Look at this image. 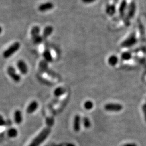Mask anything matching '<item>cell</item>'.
Masks as SVG:
<instances>
[{
	"label": "cell",
	"instance_id": "cell-1",
	"mask_svg": "<svg viewBox=\"0 0 146 146\" xmlns=\"http://www.w3.org/2000/svg\"><path fill=\"white\" fill-rule=\"evenodd\" d=\"M31 34L33 42L35 44H39L42 42L43 38L40 36V28L39 27H33L31 29Z\"/></svg>",
	"mask_w": 146,
	"mask_h": 146
},
{
	"label": "cell",
	"instance_id": "cell-2",
	"mask_svg": "<svg viewBox=\"0 0 146 146\" xmlns=\"http://www.w3.org/2000/svg\"><path fill=\"white\" fill-rule=\"evenodd\" d=\"M20 46L21 45L19 42H16L14 43L3 52V58H10L19 50Z\"/></svg>",
	"mask_w": 146,
	"mask_h": 146
},
{
	"label": "cell",
	"instance_id": "cell-3",
	"mask_svg": "<svg viewBox=\"0 0 146 146\" xmlns=\"http://www.w3.org/2000/svg\"><path fill=\"white\" fill-rule=\"evenodd\" d=\"M137 40L135 33H132L128 37L125 41L121 43V47L123 48H129L134 46L137 43Z\"/></svg>",
	"mask_w": 146,
	"mask_h": 146
},
{
	"label": "cell",
	"instance_id": "cell-4",
	"mask_svg": "<svg viewBox=\"0 0 146 146\" xmlns=\"http://www.w3.org/2000/svg\"><path fill=\"white\" fill-rule=\"evenodd\" d=\"M104 110L110 112H119L123 110V106L117 103H109L104 106Z\"/></svg>",
	"mask_w": 146,
	"mask_h": 146
},
{
	"label": "cell",
	"instance_id": "cell-5",
	"mask_svg": "<svg viewBox=\"0 0 146 146\" xmlns=\"http://www.w3.org/2000/svg\"><path fill=\"white\" fill-rule=\"evenodd\" d=\"M7 73H8V74L9 75V76L14 81H15L16 82H18L20 81L21 78H20V75L16 73L15 69L14 67H8L7 69Z\"/></svg>",
	"mask_w": 146,
	"mask_h": 146
},
{
	"label": "cell",
	"instance_id": "cell-6",
	"mask_svg": "<svg viewBox=\"0 0 146 146\" xmlns=\"http://www.w3.org/2000/svg\"><path fill=\"white\" fill-rule=\"evenodd\" d=\"M54 7V5L51 2H47L42 3L38 7V10L41 12H46L47 11H50Z\"/></svg>",
	"mask_w": 146,
	"mask_h": 146
},
{
	"label": "cell",
	"instance_id": "cell-7",
	"mask_svg": "<svg viewBox=\"0 0 146 146\" xmlns=\"http://www.w3.org/2000/svg\"><path fill=\"white\" fill-rule=\"evenodd\" d=\"M49 134V131L48 130H45L43 131V132L38 137H37L36 140L33 142V143H32L31 146H36L41 142H42L44 139L45 137L47 136V135Z\"/></svg>",
	"mask_w": 146,
	"mask_h": 146
},
{
	"label": "cell",
	"instance_id": "cell-8",
	"mask_svg": "<svg viewBox=\"0 0 146 146\" xmlns=\"http://www.w3.org/2000/svg\"><path fill=\"white\" fill-rule=\"evenodd\" d=\"M17 67L19 68L20 72L22 74L25 75L28 73V67H27L26 63L24 61L19 60L17 63Z\"/></svg>",
	"mask_w": 146,
	"mask_h": 146
},
{
	"label": "cell",
	"instance_id": "cell-9",
	"mask_svg": "<svg viewBox=\"0 0 146 146\" xmlns=\"http://www.w3.org/2000/svg\"><path fill=\"white\" fill-rule=\"evenodd\" d=\"M54 31V28L52 26H48L46 27L43 32L42 34V38H47L49 36L52 34Z\"/></svg>",
	"mask_w": 146,
	"mask_h": 146
},
{
	"label": "cell",
	"instance_id": "cell-10",
	"mask_svg": "<svg viewBox=\"0 0 146 146\" xmlns=\"http://www.w3.org/2000/svg\"><path fill=\"white\" fill-rule=\"evenodd\" d=\"M38 107V104L36 101H33L27 107V112L28 114H31L34 113Z\"/></svg>",
	"mask_w": 146,
	"mask_h": 146
},
{
	"label": "cell",
	"instance_id": "cell-11",
	"mask_svg": "<svg viewBox=\"0 0 146 146\" xmlns=\"http://www.w3.org/2000/svg\"><path fill=\"white\" fill-rule=\"evenodd\" d=\"M136 11V5L134 2H133L129 6L128 16L129 18H132L135 15Z\"/></svg>",
	"mask_w": 146,
	"mask_h": 146
},
{
	"label": "cell",
	"instance_id": "cell-12",
	"mask_svg": "<svg viewBox=\"0 0 146 146\" xmlns=\"http://www.w3.org/2000/svg\"><path fill=\"white\" fill-rule=\"evenodd\" d=\"M108 62L110 66L112 67L115 66L119 62V58L115 55H112L108 58Z\"/></svg>",
	"mask_w": 146,
	"mask_h": 146
},
{
	"label": "cell",
	"instance_id": "cell-13",
	"mask_svg": "<svg viewBox=\"0 0 146 146\" xmlns=\"http://www.w3.org/2000/svg\"><path fill=\"white\" fill-rule=\"evenodd\" d=\"M81 118L79 115H76L74 121V129L75 131H78L80 129Z\"/></svg>",
	"mask_w": 146,
	"mask_h": 146
},
{
	"label": "cell",
	"instance_id": "cell-14",
	"mask_svg": "<svg viewBox=\"0 0 146 146\" xmlns=\"http://www.w3.org/2000/svg\"><path fill=\"white\" fill-rule=\"evenodd\" d=\"M43 56L47 62H52L53 60L51 52L49 50H46L43 52Z\"/></svg>",
	"mask_w": 146,
	"mask_h": 146
},
{
	"label": "cell",
	"instance_id": "cell-15",
	"mask_svg": "<svg viewBox=\"0 0 146 146\" xmlns=\"http://www.w3.org/2000/svg\"><path fill=\"white\" fill-rule=\"evenodd\" d=\"M14 120L16 123L20 124L22 121V113L20 110H16L14 113Z\"/></svg>",
	"mask_w": 146,
	"mask_h": 146
},
{
	"label": "cell",
	"instance_id": "cell-16",
	"mask_svg": "<svg viewBox=\"0 0 146 146\" xmlns=\"http://www.w3.org/2000/svg\"><path fill=\"white\" fill-rule=\"evenodd\" d=\"M106 13L110 16H113L115 14L116 11V8L114 5H109L107 6L106 9Z\"/></svg>",
	"mask_w": 146,
	"mask_h": 146
},
{
	"label": "cell",
	"instance_id": "cell-17",
	"mask_svg": "<svg viewBox=\"0 0 146 146\" xmlns=\"http://www.w3.org/2000/svg\"><path fill=\"white\" fill-rule=\"evenodd\" d=\"M127 5L126 0H123L120 5V8H119V12L121 15L123 16L124 15V13L127 8Z\"/></svg>",
	"mask_w": 146,
	"mask_h": 146
},
{
	"label": "cell",
	"instance_id": "cell-18",
	"mask_svg": "<svg viewBox=\"0 0 146 146\" xmlns=\"http://www.w3.org/2000/svg\"><path fill=\"white\" fill-rule=\"evenodd\" d=\"M121 58L124 61H129L132 58V55L130 52H125L121 54Z\"/></svg>",
	"mask_w": 146,
	"mask_h": 146
},
{
	"label": "cell",
	"instance_id": "cell-19",
	"mask_svg": "<svg viewBox=\"0 0 146 146\" xmlns=\"http://www.w3.org/2000/svg\"><path fill=\"white\" fill-rule=\"evenodd\" d=\"M84 107L86 110H91L94 107V104L91 101H87L84 104Z\"/></svg>",
	"mask_w": 146,
	"mask_h": 146
},
{
	"label": "cell",
	"instance_id": "cell-20",
	"mask_svg": "<svg viewBox=\"0 0 146 146\" xmlns=\"http://www.w3.org/2000/svg\"><path fill=\"white\" fill-rule=\"evenodd\" d=\"M8 135L10 137H15L17 135V131L14 128L10 129L8 131Z\"/></svg>",
	"mask_w": 146,
	"mask_h": 146
},
{
	"label": "cell",
	"instance_id": "cell-21",
	"mask_svg": "<svg viewBox=\"0 0 146 146\" xmlns=\"http://www.w3.org/2000/svg\"><path fill=\"white\" fill-rule=\"evenodd\" d=\"M64 89H63L62 88H61V87H58V88L56 89L55 90V91H54V94H55V95H56V96H60V95H62V94L64 93Z\"/></svg>",
	"mask_w": 146,
	"mask_h": 146
},
{
	"label": "cell",
	"instance_id": "cell-22",
	"mask_svg": "<svg viewBox=\"0 0 146 146\" xmlns=\"http://www.w3.org/2000/svg\"><path fill=\"white\" fill-rule=\"evenodd\" d=\"M83 122H84V126L86 128H89L90 127L91 123H90V120H89L88 118L84 117Z\"/></svg>",
	"mask_w": 146,
	"mask_h": 146
},
{
	"label": "cell",
	"instance_id": "cell-23",
	"mask_svg": "<svg viewBox=\"0 0 146 146\" xmlns=\"http://www.w3.org/2000/svg\"><path fill=\"white\" fill-rule=\"evenodd\" d=\"M142 111H143V115H144V117H145V121L146 122V104H143L142 106Z\"/></svg>",
	"mask_w": 146,
	"mask_h": 146
},
{
	"label": "cell",
	"instance_id": "cell-24",
	"mask_svg": "<svg viewBox=\"0 0 146 146\" xmlns=\"http://www.w3.org/2000/svg\"><path fill=\"white\" fill-rule=\"evenodd\" d=\"M96 0H82V2L85 4H90L94 3Z\"/></svg>",
	"mask_w": 146,
	"mask_h": 146
},
{
	"label": "cell",
	"instance_id": "cell-25",
	"mask_svg": "<svg viewBox=\"0 0 146 146\" xmlns=\"http://www.w3.org/2000/svg\"><path fill=\"white\" fill-rule=\"evenodd\" d=\"M122 146H137V145L134 143H125Z\"/></svg>",
	"mask_w": 146,
	"mask_h": 146
},
{
	"label": "cell",
	"instance_id": "cell-26",
	"mask_svg": "<svg viewBox=\"0 0 146 146\" xmlns=\"http://www.w3.org/2000/svg\"><path fill=\"white\" fill-rule=\"evenodd\" d=\"M2 28L0 26V34L2 33Z\"/></svg>",
	"mask_w": 146,
	"mask_h": 146
},
{
	"label": "cell",
	"instance_id": "cell-27",
	"mask_svg": "<svg viewBox=\"0 0 146 146\" xmlns=\"http://www.w3.org/2000/svg\"><path fill=\"white\" fill-rule=\"evenodd\" d=\"M68 146H74L73 145H69Z\"/></svg>",
	"mask_w": 146,
	"mask_h": 146
}]
</instances>
